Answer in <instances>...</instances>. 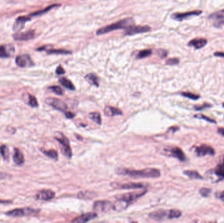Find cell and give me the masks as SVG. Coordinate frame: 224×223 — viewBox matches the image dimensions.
Segmentation results:
<instances>
[{
    "label": "cell",
    "instance_id": "obj_1",
    "mask_svg": "<svg viewBox=\"0 0 224 223\" xmlns=\"http://www.w3.org/2000/svg\"><path fill=\"white\" fill-rule=\"evenodd\" d=\"M116 174L134 178H157L161 175L159 170L153 168H147L139 170L120 168L116 169Z\"/></svg>",
    "mask_w": 224,
    "mask_h": 223
},
{
    "label": "cell",
    "instance_id": "obj_2",
    "mask_svg": "<svg viewBox=\"0 0 224 223\" xmlns=\"http://www.w3.org/2000/svg\"><path fill=\"white\" fill-rule=\"evenodd\" d=\"M134 24V20L132 18H126L119 20L118 22L111 24L108 26H106L102 28H100L96 31V34L98 35H103L107 33H109L111 31H114L116 29H127L129 27L133 26Z\"/></svg>",
    "mask_w": 224,
    "mask_h": 223
},
{
    "label": "cell",
    "instance_id": "obj_3",
    "mask_svg": "<svg viewBox=\"0 0 224 223\" xmlns=\"http://www.w3.org/2000/svg\"><path fill=\"white\" fill-rule=\"evenodd\" d=\"M181 215L182 212L178 209H159L151 212L149 215V217L155 221H162L166 219H176Z\"/></svg>",
    "mask_w": 224,
    "mask_h": 223
},
{
    "label": "cell",
    "instance_id": "obj_4",
    "mask_svg": "<svg viewBox=\"0 0 224 223\" xmlns=\"http://www.w3.org/2000/svg\"><path fill=\"white\" fill-rule=\"evenodd\" d=\"M54 138L56 140L58 141V143L60 144L61 151H62L63 155L68 157V158H71L72 155V149L70 147V141L61 132L56 133Z\"/></svg>",
    "mask_w": 224,
    "mask_h": 223
},
{
    "label": "cell",
    "instance_id": "obj_5",
    "mask_svg": "<svg viewBox=\"0 0 224 223\" xmlns=\"http://www.w3.org/2000/svg\"><path fill=\"white\" fill-rule=\"evenodd\" d=\"M39 212V209H35L31 207H24V208L14 209L7 211L6 215L11 217H21L25 216H31L38 214Z\"/></svg>",
    "mask_w": 224,
    "mask_h": 223
},
{
    "label": "cell",
    "instance_id": "obj_6",
    "mask_svg": "<svg viewBox=\"0 0 224 223\" xmlns=\"http://www.w3.org/2000/svg\"><path fill=\"white\" fill-rule=\"evenodd\" d=\"M45 103L47 105L51 106L54 109L62 111L64 113L67 112L68 105L64 101L55 98H47L45 100Z\"/></svg>",
    "mask_w": 224,
    "mask_h": 223
},
{
    "label": "cell",
    "instance_id": "obj_7",
    "mask_svg": "<svg viewBox=\"0 0 224 223\" xmlns=\"http://www.w3.org/2000/svg\"><path fill=\"white\" fill-rule=\"evenodd\" d=\"M111 209H113V204L108 200H98L93 204V210L95 212L107 213Z\"/></svg>",
    "mask_w": 224,
    "mask_h": 223
},
{
    "label": "cell",
    "instance_id": "obj_8",
    "mask_svg": "<svg viewBox=\"0 0 224 223\" xmlns=\"http://www.w3.org/2000/svg\"><path fill=\"white\" fill-rule=\"evenodd\" d=\"M147 192V190H142L140 192H129V193H125V194H122L116 196L115 198L119 200H123L125 201H128L130 203L132 201H134L136 199L139 198L143 196Z\"/></svg>",
    "mask_w": 224,
    "mask_h": 223
},
{
    "label": "cell",
    "instance_id": "obj_9",
    "mask_svg": "<svg viewBox=\"0 0 224 223\" xmlns=\"http://www.w3.org/2000/svg\"><path fill=\"white\" fill-rule=\"evenodd\" d=\"M110 185L116 189H136L144 188L145 185L138 182H128V183H119V182H112Z\"/></svg>",
    "mask_w": 224,
    "mask_h": 223
},
{
    "label": "cell",
    "instance_id": "obj_10",
    "mask_svg": "<svg viewBox=\"0 0 224 223\" xmlns=\"http://www.w3.org/2000/svg\"><path fill=\"white\" fill-rule=\"evenodd\" d=\"M15 62H16L18 66L20 68H29L34 65V62L28 54H22L18 56L16 58Z\"/></svg>",
    "mask_w": 224,
    "mask_h": 223
},
{
    "label": "cell",
    "instance_id": "obj_11",
    "mask_svg": "<svg viewBox=\"0 0 224 223\" xmlns=\"http://www.w3.org/2000/svg\"><path fill=\"white\" fill-rule=\"evenodd\" d=\"M55 196L54 192L50 189H43L38 192L35 194V198L39 200L49 201L54 198Z\"/></svg>",
    "mask_w": 224,
    "mask_h": 223
},
{
    "label": "cell",
    "instance_id": "obj_12",
    "mask_svg": "<svg viewBox=\"0 0 224 223\" xmlns=\"http://www.w3.org/2000/svg\"><path fill=\"white\" fill-rule=\"evenodd\" d=\"M202 13V11H192L186 13H176L172 14V18L176 20H178V21H182V20L191 17L198 16Z\"/></svg>",
    "mask_w": 224,
    "mask_h": 223
},
{
    "label": "cell",
    "instance_id": "obj_13",
    "mask_svg": "<svg viewBox=\"0 0 224 223\" xmlns=\"http://www.w3.org/2000/svg\"><path fill=\"white\" fill-rule=\"evenodd\" d=\"M151 30V28L148 26H134V25L129 28H127L125 31V34L127 35H132L138 33H146Z\"/></svg>",
    "mask_w": 224,
    "mask_h": 223
},
{
    "label": "cell",
    "instance_id": "obj_14",
    "mask_svg": "<svg viewBox=\"0 0 224 223\" xmlns=\"http://www.w3.org/2000/svg\"><path fill=\"white\" fill-rule=\"evenodd\" d=\"M35 36V33L33 30H28V31L24 32H15L13 34V39L16 41H28L32 39Z\"/></svg>",
    "mask_w": 224,
    "mask_h": 223
},
{
    "label": "cell",
    "instance_id": "obj_15",
    "mask_svg": "<svg viewBox=\"0 0 224 223\" xmlns=\"http://www.w3.org/2000/svg\"><path fill=\"white\" fill-rule=\"evenodd\" d=\"M31 20V17L26 16H20L18 17L13 24V30L14 32H20L24 28V25L28 21Z\"/></svg>",
    "mask_w": 224,
    "mask_h": 223
},
{
    "label": "cell",
    "instance_id": "obj_16",
    "mask_svg": "<svg viewBox=\"0 0 224 223\" xmlns=\"http://www.w3.org/2000/svg\"><path fill=\"white\" fill-rule=\"evenodd\" d=\"M196 154L199 156H206L207 155L213 156L215 154V151L211 146L207 145H201L195 149Z\"/></svg>",
    "mask_w": 224,
    "mask_h": 223
},
{
    "label": "cell",
    "instance_id": "obj_17",
    "mask_svg": "<svg viewBox=\"0 0 224 223\" xmlns=\"http://www.w3.org/2000/svg\"><path fill=\"white\" fill-rule=\"evenodd\" d=\"M98 215L96 213H84L81 215L80 216L75 218L72 221V222H76V223H84L89 222L91 220L94 219L96 217H97Z\"/></svg>",
    "mask_w": 224,
    "mask_h": 223
},
{
    "label": "cell",
    "instance_id": "obj_18",
    "mask_svg": "<svg viewBox=\"0 0 224 223\" xmlns=\"http://www.w3.org/2000/svg\"><path fill=\"white\" fill-rule=\"evenodd\" d=\"M14 47L11 45H0V58H9L14 53Z\"/></svg>",
    "mask_w": 224,
    "mask_h": 223
},
{
    "label": "cell",
    "instance_id": "obj_19",
    "mask_svg": "<svg viewBox=\"0 0 224 223\" xmlns=\"http://www.w3.org/2000/svg\"><path fill=\"white\" fill-rule=\"evenodd\" d=\"M167 151H169V155L170 156L175 157V158H178L180 161H184L186 160L185 154L184 153V152L182 151V150L179 147H172L169 150H167Z\"/></svg>",
    "mask_w": 224,
    "mask_h": 223
},
{
    "label": "cell",
    "instance_id": "obj_20",
    "mask_svg": "<svg viewBox=\"0 0 224 223\" xmlns=\"http://www.w3.org/2000/svg\"><path fill=\"white\" fill-rule=\"evenodd\" d=\"M207 44V40L205 38H195L191 40L188 43V45L190 47H193L196 49H200L204 47Z\"/></svg>",
    "mask_w": 224,
    "mask_h": 223
},
{
    "label": "cell",
    "instance_id": "obj_21",
    "mask_svg": "<svg viewBox=\"0 0 224 223\" xmlns=\"http://www.w3.org/2000/svg\"><path fill=\"white\" fill-rule=\"evenodd\" d=\"M13 161L18 166H21L24 163V156L23 153L18 149H14V153L13 155Z\"/></svg>",
    "mask_w": 224,
    "mask_h": 223
},
{
    "label": "cell",
    "instance_id": "obj_22",
    "mask_svg": "<svg viewBox=\"0 0 224 223\" xmlns=\"http://www.w3.org/2000/svg\"><path fill=\"white\" fill-rule=\"evenodd\" d=\"M129 205V202L125 201L123 200L118 199L114 204H113V209L115 211H122L125 210L128 207Z\"/></svg>",
    "mask_w": 224,
    "mask_h": 223
},
{
    "label": "cell",
    "instance_id": "obj_23",
    "mask_svg": "<svg viewBox=\"0 0 224 223\" xmlns=\"http://www.w3.org/2000/svg\"><path fill=\"white\" fill-rule=\"evenodd\" d=\"M104 113L107 116H114L115 115H123L121 110L114 107H111V106H106L104 109Z\"/></svg>",
    "mask_w": 224,
    "mask_h": 223
},
{
    "label": "cell",
    "instance_id": "obj_24",
    "mask_svg": "<svg viewBox=\"0 0 224 223\" xmlns=\"http://www.w3.org/2000/svg\"><path fill=\"white\" fill-rule=\"evenodd\" d=\"M96 196V194L93 191H80L78 194V198L79 199L83 200H91L94 198Z\"/></svg>",
    "mask_w": 224,
    "mask_h": 223
},
{
    "label": "cell",
    "instance_id": "obj_25",
    "mask_svg": "<svg viewBox=\"0 0 224 223\" xmlns=\"http://www.w3.org/2000/svg\"><path fill=\"white\" fill-rule=\"evenodd\" d=\"M85 79L86 80L88 81L90 84H93L96 86V87H98L99 86V79L96 75L93 73H89L86 75Z\"/></svg>",
    "mask_w": 224,
    "mask_h": 223
},
{
    "label": "cell",
    "instance_id": "obj_26",
    "mask_svg": "<svg viewBox=\"0 0 224 223\" xmlns=\"http://www.w3.org/2000/svg\"><path fill=\"white\" fill-rule=\"evenodd\" d=\"M59 82L60 83L62 84L63 87H64L65 88H68L69 90H75V86L74 85V84L71 82L70 80H68L67 78L66 77H62L59 79Z\"/></svg>",
    "mask_w": 224,
    "mask_h": 223
},
{
    "label": "cell",
    "instance_id": "obj_27",
    "mask_svg": "<svg viewBox=\"0 0 224 223\" xmlns=\"http://www.w3.org/2000/svg\"><path fill=\"white\" fill-rule=\"evenodd\" d=\"M42 151L43 152V153L44 155L47 156L50 158H53L55 160H57L58 159V153L57 151H55L54 149H50L48 151L42 149Z\"/></svg>",
    "mask_w": 224,
    "mask_h": 223
},
{
    "label": "cell",
    "instance_id": "obj_28",
    "mask_svg": "<svg viewBox=\"0 0 224 223\" xmlns=\"http://www.w3.org/2000/svg\"><path fill=\"white\" fill-rule=\"evenodd\" d=\"M58 6H59V5H57V4L52 5V6H49V7H46V8L44 9L40 10V11H36V12H35V13H34L31 14H30V17H36V16H39V15H42V14H45V13H47L48 11H49L50 9H53L54 7H58Z\"/></svg>",
    "mask_w": 224,
    "mask_h": 223
},
{
    "label": "cell",
    "instance_id": "obj_29",
    "mask_svg": "<svg viewBox=\"0 0 224 223\" xmlns=\"http://www.w3.org/2000/svg\"><path fill=\"white\" fill-rule=\"evenodd\" d=\"M184 174L186 175L187 177H190L191 179H202L203 177L201 175L198 173L196 171L192 170H186L184 172Z\"/></svg>",
    "mask_w": 224,
    "mask_h": 223
},
{
    "label": "cell",
    "instance_id": "obj_30",
    "mask_svg": "<svg viewBox=\"0 0 224 223\" xmlns=\"http://www.w3.org/2000/svg\"><path fill=\"white\" fill-rule=\"evenodd\" d=\"M0 154L2 155V156H3V158L8 160L9 158V155H10V153H9V150L8 147L6 145H3L0 146Z\"/></svg>",
    "mask_w": 224,
    "mask_h": 223
},
{
    "label": "cell",
    "instance_id": "obj_31",
    "mask_svg": "<svg viewBox=\"0 0 224 223\" xmlns=\"http://www.w3.org/2000/svg\"><path fill=\"white\" fill-rule=\"evenodd\" d=\"M89 117L92 119L94 123L98 124V125L102 124V119L101 115L99 112H92L89 113Z\"/></svg>",
    "mask_w": 224,
    "mask_h": 223
},
{
    "label": "cell",
    "instance_id": "obj_32",
    "mask_svg": "<svg viewBox=\"0 0 224 223\" xmlns=\"http://www.w3.org/2000/svg\"><path fill=\"white\" fill-rule=\"evenodd\" d=\"M47 53L49 54H70L71 52L69 50H66L64 49H50L47 50Z\"/></svg>",
    "mask_w": 224,
    "mask_h": 223
},
{
    "label": "cell",
    "instance_id": "obj_33",
    "mask_svg": "<svg viewBox=\"0 0 224 223\" xmlns=\"http://www.w3.org/2000/svg\"><path fill=\"white\" fill-rule=\"evenodd\" d=\"M27 95H28V104L30 106H31L32 108L38 107V105H39L38 101L36 98L32 94H27Z\"/></svg>",
    "mask_w": 224,
    "mask_h": 223
},
{
    "label": "cell",
    "instance_id": "obj_34",
    "mask_svg": "<svg viewBox=\"0 0 224 223\" xmlns=\"http://www.w3.org/2000/svg\"><path fill=\"white\" fill-rule=\"evenodd\" d=\"M208 18L210 19H223L224 18V10L216 11L211 14Z\"/></svg>",
    "mask_w": 224,
    "mask_h": 223
},
{
    "label": "cell",
    "instance_id": "obj_35",
    "mask_svg": "<svg viewBox=\"0 0 224 223\" xmlns=\"http://www.w3.org/2000/svg\"><path fill=\"white\" fill-rule=\"evenodd\" d=\"M151 54H152V51L150 49H145L143 50H141V51H140L138 53V55H137V58H138V59L144 58L149 57V56H150Z\"/></svg>",
    "mask_w": 224,
    "mask_h": 223
},
{
    "label": "cell",
    "instance_id": "obj_36",
    "mask_svg": "<svg viewBox=\"0 0 224 223\" xmlns=\"http://www.w3.org/2000/svg\"><path fill=\"white\" fill-rule=\"evenodd\" d=\"M215 174L218 176L224 178V164L218 165L215 170Z\"/></svg>",
    "mask_w": 224,
    "mask_h": 223
},
{
    "label": "cell",
    "instance_id": "obj_37",
    "mask_svg": "<svg viewBox=\"0 0 224 223\" xmlns=\"http://www.w3.org/2000/svg\"><path fill=\"white\" fill-rule=\"evenodd\" d=\"M49 89L51 90L54 93H55L57 95L61 96V95H63V94H64L63 90L60 87H58V86H52V87H49Z\"/></svg>",
    "mask_w": 224,
    "mask_h": 223
},
{
    "label": "cell",
    "instance_id": "obj_38",
    "mask_svg": "<svg viewBox=\"0 0 224 223\" xmlns=\"http://www.w3.org/2000/svg\"><path fill=\"white\" fill-rule=\"evenodd\" d=\"M181 94L183 96H184V97H186V98H190V99H191V100H198V98H200V96L198 95L193 94V93H191V92H182Z\"/></svg>",
    "mask_w": 224,
    "mask_h": 223
},
{
    "label": "cell",
    "instance_id": "obj_39",
    "mask_svg": "<svg viewBox=\"0 0 224 223\" xmlns=\"http://www.w3.org/2000/svg\"><path fill=\"white\" fill-rule=\"evenodd\" d=\"M180 62V60L177 58H169L166 61V64L167 65H177L178 64V63Z\"/></svg>",
    "mask_w": 224,
    "mask_h": 223
},
{
    "label": "cell",
    "instance_id": "obj_40",
    "mask_svg": "<svg viewBox=\"0 0 224 223\" xmlns=\"http://www.w3.org/2000/svg\"><path fill=\"white\" fill-rule=\"evenodd\" d=\"M200 194L203 197H208L211 193V189L207 188H202L200 190Z\"/></svg>",
    "mask_w": 224,
    "mask_h": 223
},
{
    "label": "cell",
    "instance_id": "obj_41",
    "mask_svg": "<svg viewBox=\"0 0 224 223\" xmlns=\"http://www.w3.org/2000/svg\"><path fill=\"white\" fill-rule=\"evenodd\" d=\"M157 54H158L159 57L162 58H165L167 54H168V53L166 50H164V49H159L157 50Z\"/></svg>",
    "mask_w": 224,
    "mask_h": 223
},
{
    "label": "cell",
    "instance_id": "obj_42",
    "mask_svg": "<svg viewBox=\"0 0 224 223\" xmlns=\"http://www.w3.org/2000/svg\"><path fill=\"white\" fill-rule=\"evenodd\" d=\"M195 117H197V118H198V119H205L207 121H209V122H211V123H216V121L212 119H210V118L208 117H206V116L202 115H195Z\"/></svg>",
    "mask_w": 224,
    "mask_h": 223
},
{
    "label": "cell",
    "instance_id": "obj_43",
    "mask_svg": "<svg viewBox=\"0 0 224 223\" xmlns=\"http://www.w3.org/2000/svg\"><path fill=\"white\" fill-rule=\"evenodd\" d=\"M56 73L57 75H62L65 73V70L64 69V68L61 66V65H59V66L57 68V70H56Z\"/></svg>",
    "mask_w": 224,
    "mask_h": 223
},
{
    "label": "cell",
    "instance_id": "obj_44",
    "mask_svg": "<svg viewBox=\"0 0 224 223\" xmlns=\"http://www.w3.org/2000/svg\"><path fill=\"white\" fill-rule=\"evenodd\" d=\"M65 115L68 119H72L73 117H74V116H75L74 113H73L72 112H68V111L65 113Z\"/></svg>",
    "mask_w": 224,
    "mask_h": 223
},
{
    "label": "cell",
    "instance_id": "obj_45",
    "mask_svg": "<svg viewBox=\"0 0 224 223\" xmlns=\"http://www.w3.org/2000/svg\"><path fill=\"white\" fill-rule=\"evenodd\" d=\"M217 196L219 198L221 199L223 201H224V190L221 192H219L218 194H217Z\"/></svg>",
    "mask_w": 224,
    "mask_h": 223
},
{
    "label": "cell",
    "instance_id": "obj_46",
    "mask_svg": "<svg viewBox=\"0 0 224 223\" xmlns=\"http://www.w3.org/2000/svg\"><path fill=\"white\" fill-rule=\"evenodd\" d=\"M214 55L216 56V57H224V53L222 52H216Z\"/></svg>",
    "mask_w": 224,
    "mask_h": 223
},
{
    "label": "cell",
    "instance_id": "obj_47",
    "mask_svg": "<svg viewBox=\"0 0 224 223\" xmlns=\"http://www.w3.org/2000/svg\"><path fill=\"white\" fill-rule=\"evenodd\" d=\"M218 132L224 137V128H220L218 129Z\"/></svg>",
    "mask_w": 224,
    "mask_h": 223
},
{
    "label": "cell",
    "instance_id": "obj_48",
    "mask_svg": "<svg viewBox=\"0 0 224 223\" xmlns=\"http://www.w3.org/2000/svg\"><path fill=\"white\" fill-rule=\"evenodd\" d=\"M12 201L9 200H0V204H11Z\"/></svg>",
    "mask_w": 224,
    "mask_h": 223
},
{
    "label": "cell",
    "instance_id": "obj_49",
    "mask_svg": "<svg viewBox=\"0 0 224 223\" xmlns=\"http://www.w3.org/2000/svg\"><path fill=\"white\" fill-rule=\"evenodd\" d=\"M223 164H224V156H223Z\"/></svg>",
    "mask_w": 224,
    "mask_h": 223
},
{
    "label": "cell",
    "instance_id": "obj_50",
    "mask_svg": "<svg viewBox=\"0 0 224 223\" xmlns=\"http://www.w3.org/2000/svg\"><path fill=\"white\" fill-rule=\"evenodd\" d=\"M223 107H224V103L223 104Z\"/></svg>",
    "mask_w": 224,
    "mask_h": 223
}]
</instances>
